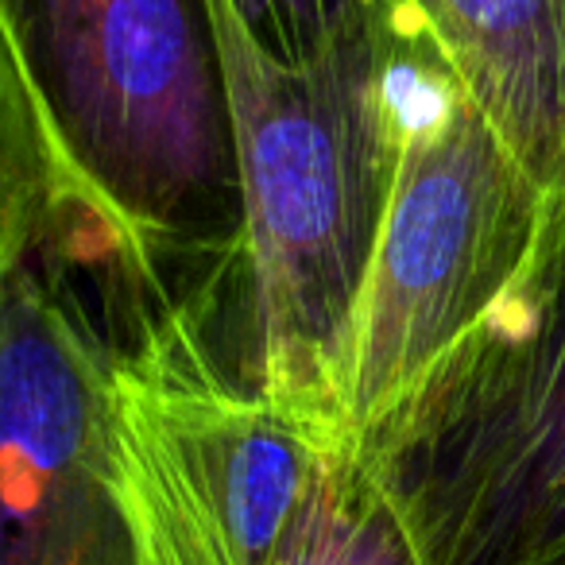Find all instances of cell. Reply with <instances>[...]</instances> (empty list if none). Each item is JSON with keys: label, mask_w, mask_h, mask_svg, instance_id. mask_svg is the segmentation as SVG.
<instances>
[{"label": "cell", "mask_w": 565, "mask_h": 565, "mask_svg": "<svg viewBox=\"0 0 565 565\" xmlns=\"http://www.w3.org/2000/svg\"><path fill=\"white\" fill-rule=\"evenodd\" d=\"M531 565H565V550H557V554H550V557H539V562H531Z\"/></svg>", "instance_id": "11"}, {"label": "cell", "mask_w": 565, "mask_h": 565, "mask_svg": "<svg viewBox=\"0 0 565 565\" xmlns=\"http://www.w3.org/2000/svg\"><path fill=\"white\" fill-rule=\"evenodd\" d=\"M228 4L241 17L244 32L282 66L318 63L372 35L415 24L403 0H228Z\"/></svg>", "instance_id": "10"}, {"label": "cell", "mask_w": 565, "mask_h": 565, "mask_svg": "<svg viewBox=\"0 0 565 565\" xmlns=\"http://www.w3.org/2000/svg\"><path fill=\"white\" fill-rule=\"evenodd\" d=\"M542 210L546 190L430 47L411 78L407 140L356 302L353 438L392 415L495 307Z\"/></svg>", "instance_id": "5"}, {"label": "cell", "mask_w": 565, "mask_h": 565, "mask_svg": "<svg viewBox=\"0 0 565 565\" xmlns=\"http://www.w3.org/2000/svg\"><path fill=\"white\" fill-rule=\"evenodd\" d=\"M275 565H426V557L356 441H349L330 457Z\"/></svg>", "instance_id": "9"}, {"label": "cell", "mask_w": 565, "mask_h": 565, "mask_svg": "<svg viewBox=\"0 0 565 565\" xmlns=\"http://www.w3.org/2000/svg\"><path fill=\"white\" fill-rule=\"evenodd\" d=\"M58 140L156 287L167 259L233 267L241 182L202 0H0Z\"/></svg>", "instance_id": "2"}, {"label": "cell", "mask_w": 565, "mask_h": 565, "mask_svg": "<svg viewBox=\"0 0 565 565\" xmlns=\"http://www.w3.org/2000/svg\"><path fill=\"white\" fill-rule=\"evenodd\" d=\"M349 441L244 392L186 302L113 369V465L143 565H275Z\"/></svg>", "instance_id": "4"}, {"label": "cell", "mask_w": 565, "mask_h": 565, "mask_svg": "<svg viewBox=\"0 0 565 565\" xmlns=\"http://www.w3.org/2000/svg\"><path fill=\"white\" fill-rule=\"evenodd\" d=\"M66 213L105 221L51 125L9 12L0 4V282L63 233Z\"/></svg>", "instance_id": "8"}, {"label": "cell", "mask_w": 565, "mask_h": 565, "mask_svg": "<svg viewBox=\"0 0 565 565\" xmlns=\"http://www.w3.org/2000/svg\"><path fill=\"white\" fill-rule=\"evenodd\" d=\"M241 182L244 349L233 380L299 418L349 430L353 322L407 140L423 28L282 66L228 0H202ZM356 441V438H353Z\"/></svg>", "instance_id": "1"}, {"label": "cell", "mask_w": 565, "mask_h": 565, "mask_svg": "<svg viewBox=\"0 0 565 565\" xmlns=\"http://www.w3.org/2000/svg\"><path fill=\"white\" fill-rule=\"evenodd\" d=\"M356 449L426 565L565 550V194L495 307Z\"/></svg>", "instance_id": "3"}, {"label": "cell", "mask_w": 565, "mask_h": 565, "mask_svg": "<svg viewBox=\"0 0 565 565\" xmlns=\"http://www.w3.org/2000/svg\"><path fill=\"white\" fill-rule=\"evenodd\" d=\"M71 282H0V565H143L113 465V369Z\"/></svg>", "instance_id": "6"}, {"label": "cell", "mask_w": 565, "mask_h": 565, "mask_svg": "<svg viewBox=\"0 0 565 565\" xmlns=\"http://www.w3.org/2000/svg\"><path fill=\"white\" fill-rule=\"evenodd\" d=\"M546 194H565V0H403Z\"/></svg>", "instance_id": "7"}]
</instances>
